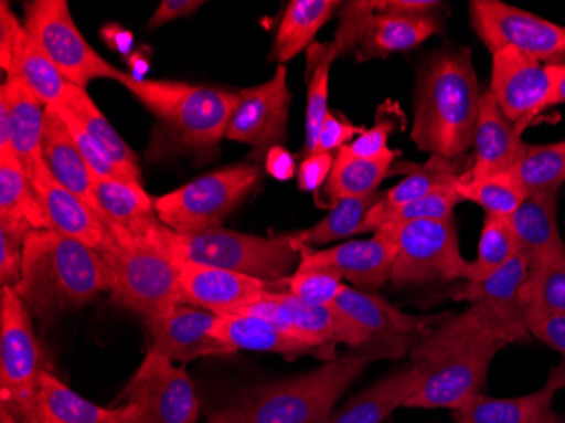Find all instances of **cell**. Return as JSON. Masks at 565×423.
Listing matches in <instances>:
<instances>
[{
	"label": "cell",
	"instance_id": "1",
	"mask_svg": "<svg viewBox=\"0 0 565 423\" xmlns=\"http://www.w3.org/2000/svg\"><path fill=\"white\" fill-rule=\"evenodd\" d=\"M484 92L479 87L472 50H444L422 66L415 91L412 139L422 151L462 160L475 145Z\"/></svg>",
	"mask_w": 565,
	"mask_h": 423
},
{
	"label": "cell",
	"instance_id": "2",
	"mask_svg": "<svg viewBox=\"0 0 565 423\" xmlns=\"http://www.w3.org/2000/svg\"><path fill=\"white\" fill-rule=\"evenodd\" d=\"M384 358L386 352L363 348L281 383L247 388L209 413V423H326L349 384Z\"/></svg>",
	"mask_w": 565,
	"mask_h": 423
},
{
	"label": "cell",
	"instance_id": "3",
	"mask_svg": "<svg viewBox=\"0 0 565 423\" xmlns=\"http://www.w3.org/2000/svg\"><path fill=\"white\" fill-rule=\"evenodd\" d=\"M14 289L34 317L50 320L109 292V278L98 251L50 229H38L25 241L21 279Z\"/></svg>",
	"mask_w": 565,
	"mask_h": 423
},
{
	"label": "cell",
	"instance_id": "4",
	"mask_svg": "<svg viewBox=\"0 0 565 423\" xmlns=\"http://www.w3.org/2000/svg\"><path fill=\"white\" fill-rule=\"evenodd\" d=\"M119 84L154 114L171 146L212 156L227 135L239 94L177 81H148L124 72Z\"/></svg>",
	"mask_w": 565,
	"mask_h": 423
},
{
	"label": "cell",
	"instance_id": "5",
	"mask_svg": "<svg viewBox=\"0 0 565 423\" xmlns=\"http://www.w3.org/2000/svg\"><path fill=\"white\" fill-rule=\"evenodd\" d=\"M149 240L168 251L180 264H202L269 283L290 278L300 261V244L294 234L262 237L222 228L183 234L160 224Z\"/></svg>",
	"mask_w": 565,
	"mask_h": 423
},
{
	"label": "cell",
	"instance_id": "6",
	"mask_svg": "<svg viewBox=\"0 0 565 423\" xmlns=\"http://www.w3.org/2000/svg\"><path fill=\"white\" fill-rule=\"evenodd\" d=\"M113 300L145 319L182 304L180 268L163 247L145 237H113L100 253Z\"/></svg>",
	"mask_w": 565,
	"mask_h": 423
},
{
	"label": "cell",
	"instance_id": "7",
	"mask_svg": "<svg viewBox=\"0 0 565 423\" xmlns=\"http://www.w3.org/2000/svg\"><path fill=\"white\" fill-rule=\"evenodd\" d=\"M31 315L14 288L0 289V399L22 423H33L47 371Z\"/></svg>",
	"mask_w": 565,
	"mask_h": 423
},
{
	"label": "cell",
	"instance_id": "8",
	"mask_svg": "<svg viewBox=\"0 0 565 423\" xmlns=\"http://www.w3.org/2000/svg\"><path fill=\"white\" fill-rule=\"evenodd\" d=\"M262 181L256 165H233L196 178L173 192L154 197L161 224L174 232H200L221 228L241 200Z\"/></svg>",
	"mask_w": 565,
	"mask_h": 423
},
{
	"label": "cell",
	"instance_id": "9",
	"mask_svg": "<svg viewBox=\"0 0 565 423\" xmlns=\"http://www.w3.org/2000/svg\"><path fill=\"white\" fill-rule=\"evenodd\" d=\"M24 28L68 84L87 88L98 78L119 82L122 70L110 65L87 43L66 0L25 2Z\"/></svg>",
	"mask_w": 565,
	"mask_h": 423
},
{
	"label": "cell",
	"instance_id": "10",
	"mask_svg": "<svg viewBox=\"0 0 565 423\" xmlns=\"http://www.w3.org/2000/svg\"><path fill=\"white\" fill-rule=\"evenodd\" d=\"M468 268L456 219L408 222L398 229V253L390 278L395 288L466 279Z\"/></svg>",
	"mask_w": 565,
	"mask_h": 423
},
{
	"label": "cell",
	"instance_id": "11",
	"mask_svg": "<svg viewBox=\"0 0 565 423\" xmlns=\"http://www.w3.org/2000/svg\"><path fill=\"white\" fill-rule=\"evenodd\" d=\"M469 11L472 30L491 55L511 47L545 65L565 62V25L500 0H472Z\"/></svg>",
	"mask_w": 565,
	"mask_h": 423
},
{
	"label": "cell",
	"instance_id": "12",
	"mask_svg": "<svg viewBox=\"0 0 565 423\" xmlns=\"http://www.w3.org/2000/svg\"><path fill=\"white\" fill-rule=\"evenodd\" d=\"M333 307L371 337L370 343L364 348L386 352L388 358H399L405 355L406 349L412 351L450 317V314H405L377 294L345 285L342 286L338 300L333 302Z\"/></svg>",
	"mask_w": 565,
	"mask_h": 423
},
{
	"label": "cell",
	"instance_id": "13",
	"mask_svg": "<svg viewBox=\"0 0 565 423\" xmlns=\"http://www.w3.org/2000/svg\"><path fill=\"white\" fill-rule=\"evenodd\" d=\"M530 332L522 320L510 319L488 305L472 304L468 310L449 317L430 336L409 351V361L428 369L449 356L482 348L529 340Z\"/></svg>",
	"mask_w": 565,
	"mask_h": 423
},
{
	"label": "cell",
	"instance_id": "14",
	"mask_svg": "<svg viewBox=\"0 0 565 423\" xmlns=\"http://www.w3.org/2000/svg\"><path fill=\"white\" fill-rule=\"evenodd\" d=\"M398 253V229L381 225L371 240L349 241L330 250L300 246L297 269H329L354 288L374 294L392 278Z\"/></svg>",
	"mask_w": 565,
	"mask_h": 423
},
{
	"label": "cell",
	"instance_id": "15",
	"mask_svg": "<svg viewBox=\"0 0 565 423\" xmlns=\"http://www.w3.org/2000/svg\"><path fill=\"white\" fill-rule=\"evenodd\" d=\"M139 400L146 423H199L200 402L192 380L170 359L148 351L120 400Z\"/></svg>",
	"mask_w": 565,
	"mask_h": 423
},
{
	"label": "cell",
	"instance_id": "16",
	"mask_svg": "<svg viewBox=\"0 0 565 423\" xmlns=\"http://www.w3.org/2000/svg\"><path fill=\"white\" fill-rule=\"evenodd\" d=\"M491 95L501 110L525 133L530 124L552 105L551 70L520 51H497L491 66Z\"/></svg>",
	"mask_w": 565,
	"mask_h": 423
},
{
	"label": "cell",
	"instance_id": "17",
	"mask_svg": "<svg viewBox=\"0 0 565 423\" xmlns=\"http://www.w3.org/2000/svg\"><path fill=\"white\" fill-rule=\"evenodd\" d=\"M239 102L228 123V141L268 152L273 146L287 141L291 92L287 66L278 65L273 78L256 87L237 92Z\"/></svg>",
	"mask_w": 565,
	"mask_h": 423
},
{
	"label": "cell",
	"instance_id": "18",
	"mask_svg": "<svg viewBox=\"0 0 565 423\" xmlns=\"http://www.w3.org/2000/svg\"><path fill=\"white\" fill-rule=\"evenodd\" d=\"M500 346H482L449 356L425 369V380L403 409H449L457 412L484 388Z\"/></svg>",
	"mask_w": 565,
	"mask_h": 423
},
{
	"label": "cell",
	"instance_id": "19",
	"mask_svg": "<svg viewBox=\"0 0 565 423\" xmlns=\"http://www.w3.org/2000/svg\"><path fill=\"white\" fill-rule=\"evenodd\" d=\"M0 65L8 76L21 78L44 107L62 104L68 82L6 0L0 2Z\"/></svg>",
	"mask_w": 565,
	"mask_h": 423
},
{
	"label": "cell",
	"instance_id": "20",
	"mask_svg": "<svg viewBox=\"0 0 565 423\" xmlns=\"http://www.w3.org/2000/svg\"><path fill=\"white\" fill-rule=\"evenodd\" d=\"M217 315L192 305L178 304L164 314L145 319L151 348L171 362H190L209 356L234 355L214 336Z\"/></svg>",
	"mask_w": 565,
	"mask_h": 423
},
{
	"label": "cell",
	"instance_id": "21",
	"mask_svg": "<svg viewBox=\"0 0 565 423\" xmlns=\"http://www.w3.org/2000/svg\"><path fill=\"white\" fill-rule=\"evenodd\" d=\"M282 283V282H281ZM279 283H269L243 273L183 263L180 268L182 304L203 308L215 315L234 314L268 292H278Z\"/></svg>",
	"mask_w": 565,
	"mask_h": 423
},
{
	"label": "cell",
	"instance_id": "22",
	"mask_svg": "<svg viewBox=\"0 0 565 423\" xmlns=\"http://www.w3.org/2000/svg\"><path fill=\"white\" fill-rule=\"evenodd\" d=\"M31 183L50 231L66 235L98 253L109 246L113 235L102 219L84 200L62 187L47 170L46 163L31 178Z\"/></svg>",
	"mask_w": 565,
	"mask_h": 423
},
{
	"label": "cell",
	"instance_id": "23",
	"mask_svg": "<svg viewBox=\"0 0 565 423\" xmlns=\"http://www.w3.org/2000/svg\"><path fill=\"white\" fill-rule=\"evenodd\" d=\"M472 146L475 158L466 171L469 177L510 173L529 148L523 133L508 119L490 91L482 94Z\"/></svg>",
	"mask_w": 565,
	"mask_h": 423
},
{
	"label": "cell",
	"instance_id": "24",
	"mask_svg": "<svg viewBox=\"0 0 565 423\" xmlns=\"http://www.w3.org/2000/svg\"><path fill=\"white\" fill-rule=\"evenodd\" d=\"M519 256L530 272L565 257L557 221V193H533L510 215Z\"/></svg>",
	"mask_w": 565,
	"mask_h": 423
},
{
	"label": "cell",
	"instance_id": "25",
	"mask_svg": "<svg viewBox=\"0 0 565 423\" xmlns=\"http://www.w3.org/2000/svg\"><path fill=\"white\" fill-rule=\"evenodd\" d=\"M33 423H146V409L139 400L119 409H102L44 371Z\"/></svg>",
	"mask_w": 565,
	"mask_h": 423
},
{
	"label": "cell",
	"instance_id": "26",
	"mask_svg": "<svg viewBox=\"0 0 565 423\" xmlns=\"http://www.w3.org/2000/svg\"><path fill=\"white\" fill-rule=\"evenodd\" d=\"M94 193L100 207V219L113 237L132 235L149 240L161 224L154 202L142 184L122 178L94 177Z\"/></svg>",
	"mask_w": 565,
	"mask_h": 423
},
{
	"label": "cell",
	"instance_id": "27",
	"mask_svg": "<svg viewBox=\"0 0 565 423\" xmlns=\"http://www.w3.org/2000/svg\"><path fill=\"white\" fill-rule=\"evenodd\" d=\"M0 95L8 102L12 152L31 180L44 167L46 107L18 76H8V82L0 87Z\"/></svg>",
	"mask_w": 565,
	"mask_h": 423
},
{
	"label": "cell",
	"instance_id": "28",
	"mask_svg": "<svg viewBox=\"0 0 565 423\" xmlns=\"http://www.w3.org/2000/svg\"><path fill=\"white\" fill-rule=\"evenodd\" d=\"M425 380V369L406 362L388 377L355 394L342 409L332 412L326 423H381L399 406H405Z\"/></svg>",
	"mask_w": 565,
	"mask_h": 423
},
{
	"label": "cell",
	"instance_id": "29",
	"mask_svg": "<svg viewBox=\"0 0 565 423\" xmlns=\"http://www.w3.org/2000/svg\"><path fill=\"white\" fill-rule=\"evenodd\" d=\"M43 158L55 180L73 195L84 200L100 218V207L94 193V173L85 163L84 156L76 148L65 120L55 107H46Z\"/></svg>",
	"mask_w": 565,
	"mask_h": 423
},
{
	"label": "cell",
	"instance_id": "30",
	"mask_svg": "<svg viewBox=\"0 0 565 423\" xmlns=\"http://www.w3.org/2000/svg\"><path fill=\"white\" fill-rule=\"evenodd\" d=\"M565 388V362L555 366L541 390L515 396V399H491L476 394L475 399L454 412L457 423H533L552 410L555 394Z\"/></svg>",
	"mask_w": 565,
	"mask_h": 423
},
{
	"label": "cell",
	"instance_id": "31",
	"mask_svg": "<svg viewBox=\"0 0 565 423\" xmlns=\"http://www.w3.org/2000/svg\"><path fill=\"white\" fill-rule=\"evenodd\" d=\"M214 336L233 352L258 351L298 356L329 349L313 340L282 332L266 320L249 315H217Z\"/></svg>",
	"mask_w": 565,
	"mask_h": 423
},
{
	"label": "cell",
	"instance_id": "32",
	"mask_svg": "<svg viewBox=\"0 0 565 423\" xmlns=\"http://www.w3.org/2000/svg\"><path fill=\"white\" fill-rule=\"evenodd\" d=\"M275 295L305 339L329 349L338 343H348L351 348H364L370 343L371 337L333 305L305 304L288 292H275Z\"/></svg>",
	"mask_w": 565,
	"mask_h": 423
},
{
	"label": "cell",
	"instance_id": "33",
	"mask_svg": "<svg viewBox=\"0 0 565 423\" xmlns=\"http://www.w3.org/2000/svg\"><path fill=\"white\" fill-rule=\"evenodd\" d=\"M465 160V158H462ZM462 160H449L443 156H430L427 163L403 178L398 184H395L388 192H384L383 199L371 209L364 221V234L376 232L383 222L402 209L409 202L428 195L434 190L446 187V184L456 183L462 177Z\"/></svg>",
	"mask_w": 565,
	"mask_h": 423
},
{
	"label": "cell",
	"instance_id": "34",
	"mask_svg": "<svg viewBox=\"0 0 565 423\" xmlns=\"http://www.w3.org/2000/svg\"><path fill=\"white\" fill-rule=\"evenodd\" d=\"M443 31L440 15L406 18V15L376 14L358 50V62L386 59L399 51L414 50L428 38Z\"/></svg>",
	"mask_w": 565,
	"mask_h": 423
},
{
	"label": "cell",
	"instance_id": "35",
	"mask_svg": "<svg viewBox=\"0 0 565 423\" xmlns=\"http://www.w3.org/2000/svg\"><path fill=\"white\" fill-rule=\"evenodd\" d=\"M530 268L525 261L516 254L508 261L503 268L494 272L481 282H468L465 285L454 286L447 297L456 302H471L472 304L488 305L501 311L510 319H523L522 292Z\"/></svg>",
	"mask_w": 565,
	"mask_h": 423
},
{
	"label": "cell",
	"instance_id": "36",
	"mask_svg": "<svg viewBox=\"0 0 565 423\" xmlns=\"http://www.w3.org/2000/svg\"><path fill=\"white\" fill-rule=\"evenodd\" d=\"M341 4L338 0H291L276 31L269 60L282 65L312 46L313 38Z\"/></svg>",
	"mask_w": 565,
	"mask_h": 423
},
{
	"label": "cell",
	"instance_id": "37",
	"mask_svg": "<svg viewBox=\"0 0 565 423\" xmlns=\"http://www.w3.org/2000/svg\"><path fill=\"white\" fill-rule=\"evenodd\" d=\"M62 104L68 107L82 120L88 133L97 139L98 145L106 149L110 160L119 168L122 177L132 183L142 184L141 168H139L136 152L132 151L122 136L114 129L106 114L98 109L94 98L88 95L87 88L68 84L63 94Z\"/></svg>",
	"mask_w": 565,
	"mask_h": 423
},
{
	"label": "cell",
	"instance_id": "38",
	"mask_svg": "<svg viewBox=\"0 0 565 423\" xmlns=\"http://www.w3.org/2000/svg\"><path fill=\"white\" fill-rule=\"evenodd\" d=\"M341 55L333 43L312 44L307 60V110H305V145L301 156L316 152L317 139L329 110V78L335 59Z\"/></svg>",
	"mask_w": 565,
	"mask_h": 423
},
{
	"label": "cell",
	"instance_id": "39",
	"mask_svg": "<svg viewBox=\"0 0 565 423\" xmlns=\"http://www.w3.org/2000/svg\"><path fill=\"white\" fill-rule=\"evenodd\" d=\"M0 219L47 229L33 183L14 152H0Z\"/></svg>",
	"mask_w": 565,
	"mask_h": 423
},
{
	"label": "cell",
	"instance_id": "40",
	"mask_svg": "<svg viewBox=\"0 0 565 423\" xmlns=\"http://www.w3.org/2000/svg\"><path fill=\"white\" fill-rule=\"evenodd\" d=\"M398 151L384 152L377 158H344L335 155L332 173L326 183L327 195L332 202L348 197L370 195L377 192L381 181L388 177L390 168Z\"/></svg>",
	"mask_w": 565,
	"mask_h": 423
},
{
	"label": "cell",
	"instance_id": "41",
	"mask_svg": "<svg viewBox=\"0 0 565 423\" xmlns=\"http://www.w3.org/2000/svg\"><path fill=\"white\" fill-rule=\"evenodd\" d=\"M383 197L384 193L374 192L370 195L338 200L319 224L297 232L294 234L295 240L300 246L313 247L344 240L349 235L364 234V221Z\"/></svg>",
	"mask_w": 565,
	"mask_h": 423
},
{
	"label": "cell",
	"instance_id": "42",
	"mask_svg": "<svg viewBox=\"0 0 565 423\" xmlns=\"http://www.w3.org/2000/svg\"><path fill=\"white\" fill-rule=\"evenodd\" d=\"M510 175L529 195L557 193L565 181V139L551 145H529Z\"/></svg>",
	"mask_w": 565,
	"mask_h": 423
},
{
	"label": "cell",
	"instance_id": "43",
	"mask_svg": "<svg viewBox=\"0 0 565 423\" xmlns=\"http://www.w3.org/2000/svg\"><path fill=\"white\" fill-rule=\"evenodd\" d=\"M460 199L475 202L484 209L486 214L510 218L529 193L510 173L491 177H469L462 175L456 183Z\"/></svg>",
	"mask_w": 565,
	"mask_h": 423
},
{
	"label": "cell",
	"instance_id": "44",
	"mask_svg": "<svg viewBox=\"0 0 565 423\" xmlns=\"http://www.w3.org/2000/svg\"><path fill=\"white\" fill-rule=\"evenodd\" d=\"M519 254L516 237L511 228L510 218L501 215H484L481 240H479L478 256L469 261L468 282H481L503 268L508 261Z\"/></svg>",
	"mask_w": 565,
	"mask_h": 423
},
{
	"label": "cell",
	"instance_id": "45",
	"mask_svg": "<svg viewBox=\"0 0 565 423\" xmlns=\"http://www.w3.org/2000/svg\"><path fill=\"white\" fill-rule=\"evenodd\" d=\"M522 305L523 319L529 315L565 314V257L529 273Z\"/></svg>",
	"mask_w": 565,
	"mask_h": 423
},
{
	"label": "cell",
	"instance_id": "46",
	"mask_svg": "<svg viewBox=\"0 0 565 423\" xmlns=\"http://www.w3.org/2000/svg\"><path fill=\"white\" fill-rule=\"evenodd\" d=\"M456 183L440 187V189L434 190L428 195L420 197V199L409 202L408 205L402 207V209L393 212L383 222V225L399 229L402 225L408 224V222L443 221V219L454 218V209H456L457 203L462 202L459 193H457Z\"/></svg>",
	"mask_w": 565,
	"mask_h": 423
},
{
	"label": "cell",
	"instance_id": "47",
	"mask_svg": "<svg viewBox=\"0 0 565 423\" xmlns=\"http://www.w3.org/2000/svg\"><path fill=\"white\" fill-rule=\"evenodd\" d=\"M51 107H55L62 119L65 120L76 148L84 156L85 163L88 165L94 177L122 178V180H126L122 173H120L119 168L116 167V163L110 160L106 149L98 145L97 139L88 133L87 127L82 124V120L68 107H65L63 104L51 105Z\"/></svg>",
	"mask_w": 565,
	"mask_h": 423
},
{
	"label": "cell",
	"instance_id": "48",
	"mask_svg": "<svg viewBox=\"0 0 565 423\" xmlns=\"http://www.w3.org/2000/svg\"><path fill=\"white\" fill-rule=\"evenodd\" d=\"M342 286L341 276L329 269H297L287 279L288 294L310 305H333Z\"/></svg>",
	"mask_w": 565,
	"mask_h": 423
},
{
	"label": "cell",
	"instance_id": "49",
	"mask_svg": "<svg viewBox=\"0 0 565 423\" xmlns=\"http://www.w3.org/2000/svg\"><path fill=\"white\" fill-rule=\"evenodd\" d=\"M24 222L0 219V285L14 288L21 279L22 254L28 235L33 232Z\"/></svg>",
	"mask_w": 565,
	"mask_h": 423
},
{
	"label": "cell",
	"instance_id": "50",
	"mask_svg": "<svg viewBox=\"0 0 565 423\" xmlns=\"http://www.w3.org/2000/svg\"><path fill=\"white\" fill-rule=\"evenodd\" d=\"M376 2L377 0H351L341 4L338 33L333 40L341 55L354 47L359 50L370 30L371 21L376 15Z\"/></svg>",
	"mask_w": 565,
	"mask_h": 423
},
{
	"label": "cell",
	"instance_id": "51",
	"mask_svg": "<svg viewBox=\"0 0 565 423\" xmlns=\"http://www.w3.org/2000/svg\"><path fill=\"white\" fill-rule=\"evenodd\" d=\"M395 129L392 119H380L371 129L363 130L351 145L344 146L338 155L344 158H377L390 151L388 139Z\"/></svg>",
	"mask_w": 565,
	"mask_h": 423
},
{
	"label": "cell",
	"instance_id": "52",
	"mask_svg": "<svg viewBox=\"0 0 565 423\" xmlns=\"http://www.w3.org/2000/svg\"><path fill=\"white\" fill-rule=\"evenodd\" d=\"M363 130L354 126L344 114L329 113L320 129L316 152H327V155H332L333 151L339 152L344 146L351 145L355 136L361 135Z\"/></svg>",
	"mask_w": 565,
	"mask_h": 423
},
{
	"label": "cell",
	"instance_id": "53",
	"mask_svg": "<svg viewBox=\"0 0 565 423\" xmlns=\"http://www.w3.org/2000/svg\"><path fill=\"white\" fill-rule=\"evenodd\" d=\"M234 314L258 317V319L266 320V322L271 324V326L282 330V332L301 337L300 334L297 332V329H295L294 320H291L287 308L282 307L278 298H276L275 292H268V294L259 297L258 300L244 305V307H241L239 310L234 311Z\"/></svg>",
	"mask_w": 565,
	"mask_h": 423
},
{
	"label": "cell",
	"instance_id": "54",
	"mask_svg": "<svg viewBox=\"0 0 565 423\" xmlns=\"http://www.w3.org/2000/svg\"><path fill=\"white\" fill-rule=\"evenodd\" d=\"M525 326L530 336L557 351L565 362V314L529 315Z\"/></svg>",
	"mask_w": 565,
	"mask_h": 423
},
{
	"label": "cell",
	"instance_id": "55",
	"mask_svg": "<svg viewBox=\"0 0 565 423\" xmlns=\"http://www.w3.org/2000/svg\"><path fill=\"white\" fill-rule=\"evenodd\" d=\"M333 161H335V156L327 155V152L308 155L298 167V187L303 192H319L332 173Z\"/></svg>",
	"mask_w": 565,
	"mask_h": 423
},
{
	"label": "cell",
	"instance_id": "56",
	"mask_svg": "<svg viewBox=\"0 0 565 423\" xmlns=\"http://www.w3.org/2000/svg\"><path fill=\"white\" fill-rule=\"evenodd\" d=\"M439 0H377L376 14L406 15V18H427L439 15L443 9Z\"/></svg>",
	"mask_w": 565,
	"mask_h": 423
},
{
	"label": "cell",
	"instance_id": "57",
	"mask_svg": "<svg viewBox=\"0 0 565 423\" xmlns=\"http://www.w3.org/2000/svg\"><path fill=\"white\" fill-rule=\"evenodd\" d=\"M203 4H205V2H200V0H163V2L158 6L154 14L151 15V19H149L148 31L158 30V28L168 24V22L192 15L193 12L199 11Z\"/></svg>",
	"mask_w": 565,
	"mask_h": 423
},
{
	"label": "cell",
	"instance_id": "58",
	"mask_svg": "<svg viewBox=\"0 0 565 423\" xmlns=\"http://www.w3.org/2000/svg\"><path fill=\"white\" fill-rule=\"evenodd\" d=\"M266 171L279 181H290L298 173L297 160L281 145L273 146L266 152Z\"/></svg>",
	"mask_w": 565,
	"mask_h": 423
},
{
	"label": "cell",
	"instance_id": "59",
	"mask_svg": "<svg viewBox=\"0 0 565 423\" xmlns=\"http://www.w3.org/2000/svg\"><path fill=\"white\" fill-rule=\"evenodd\" d=\"M552 78V105L565 104V62L548 65Z\"/></svg>",
	"mask_w": 565,
	"mask_h": 423
},
{
	"label": "cell",
	"instance_id": "60",
	"mask_svg": "<svg viewBox=\"0 0 565 423\" xmlns=\"http://www.w3.org/2000/svg\"><path fill=\"white\" fill-rule=\"evenodd\" d=\"M0 423H22L6 405H0Z\"/></svg>",
	"mask_w": 565,
	"mask_h": 423
},
{
	"label": "cell",
	"instance_id": "61",
	"mask_svg": "<svg viewBox=\"0 0 565 423\" xmlns=\"http://www.w3.org/2000/svg\"><path fill=\"white\" fill-rule=\"evenodd\" d=\"M533 423H565V420L562 419V416H558L557 413L548 410V412H545L541 419H536Z\"/></svg>",
	"mask_w": 565,
	"mask_h": 423
}]
</instances>
